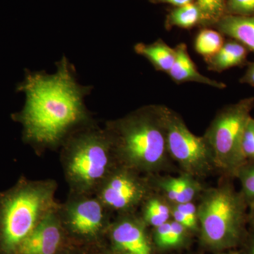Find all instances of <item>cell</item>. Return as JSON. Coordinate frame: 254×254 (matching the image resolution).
Segmentation results:
<instances>
[{
  "label": "cell",
  "instance_id": "obj_1",
  "mask_svg": "<svg viewBox=\"0 0 254 254\" xmlns=\"http://www.w3.org/2000/svg\"><path fill=\"white\" fill-rule=\"evenodd\" d=\"M55 64L51 74L26 69L16 88L26 102L13 120L22 125L23 141L38 155L60 149L73 133L96 123L84 102L93 86L78 83L76 68L66 57Z\"/></svg>",
  "mask_w": 254,
  "mask_h": 254
},
{
  "label": "cell",
  "instance_id": "obj_2",
  "mask_svg": "<svg viewBox=\"0 0 254 254\" xmlns=\"http://www.w3.org/2000/svg\"><path fill=\"white\" fill-rule=\"evenodd\" d=\"M119 163L147 176L171 170L167 148L163 105L141 107L123 118L107 121Z\"/></svg>",
  "mask_w": 254,
  "mask_h": 254
},
{
  "label": "cell",
  "instance_id": "obj_3",
  "mask_svg": "<svg viewBox=\"0 0 254 254\" xmlns=\"http://www.w3.org/2000/svg\"><path fill=\"white\" fill-rule=\"evenodd\" d=\"M60 149V163L69 193L95 195L121 165L108 132L97 123L73 133Z\"/></svg>",
  "mask_w": 254,
  "mask_h": 254
},
{
  "label": "cell",
  "instance_id": "obj_4",
  "mask_svg": "<svg viewBox=\"0 0 254 254\" xmlns=\"http://www.w3.org/2000/svg\"><path fill=\"white\" fill-rule=\"evenodd\" d=\"M233 180L222 176L216 187L205 188L198 198L200 242L218 253L243 245L248 235L249 206Z\"/></svg>",
  "mask_w": 254,
  "mask_h": 254
},
{
  "label": "cell",
  "instance_id": "obj_5",
  "mask_svg": "<svg viewBox=\"0 0 254 254\" xmlns=\"http://www.w3.org/2000/svg\"><path fill=\"white\" fill-rule=\"evenodd\" d=\"M53 179L21 180L0 197V252L14 254L35 228L60 204Z\"/></svg>",
  "mask_w": 254,
  "mask_h": 254
},
{
  "label": "cell",
  "instance_id": "obj_6",
  "mask_svg": "<svg viewBox=\"0 0 254 254\" xmlns=\"http://www.w3.org/2000/svg\"><path fill=\"white\" fill-rule=\"evenodd\" d=\"M254 108V97L224 107L215 115L204 133L213 150L217 171L235 179L247 162L242 152V138L247 121Z\"/></svg>",
  "mask_w": 254,
  "mask_h": 254
},
{
  "label": "cell",
  "instance_id": "obj_7",
  "mask_svg": "<svg viewBox=\"0 0 254 254\" xmlns=\"http://www.w3.org/2000/svg\"><path fill=\"white\" fill-rule=\"evenodd\" d=\"M58 213L71 244L94 251L104 248L113 214L95 195L68 192Z\"/></svg>",
  "mask_w": 254,
  "mask_h": 254
},
{
  "label": "cell",
  "instance_id": "obj_8",
  "mask_svg": "<svg viewBox=\"0 0 254 254\" xmlns=\"http://www.w3.org/2000/svg\"><path fill=\"white\" fill-rule=\"evenodd\" d=\"M167 148L181 173L203 178L217 171L213 150L204 136L192 133L182 117L163 105Z\"/></svg>",
  "mask_w": 254,
  "mask_h": 254
},
{
  "label": "cell",
  "instance_id": "obj_9",
  "mask_svg": "<svg viewBox=\"0 0 254 254\" xmlns=\"http://www.w3.org/2000/svg\"><path fill=\"white\" fill-rule=\"evenodd\" d=\"M150 177L120 165L102 184L95 196L115 215L136 213L153 192Z\"/></svg>",
  "mask_w": 254,
  "mask_h": 254
},
{
  "label": "cell",
  "instance_id": "obj_10",
  "mask_svg": "<svg viewBox=\"0 0 254 254\" xmlns=\"http://www.w3.org/2000/svg\"><path fill=\"white\" fill-rule=\"evenodd\" d=\"M148 226L138 212L115 215L106 236L105 247L129 254H153Z\"/></svg>",
  "mask_w": 254,
  "mask_h": 254
},
{
  "label": "cell",
  "instance_id": "obj_11",
  "mask_svg": "<svg viewBox=\"0 0 254 254\" xmlns=\"http://www.w3.org/2000/svg\"><path fill=\"white\" fill-rule=\"evenodd\" d=\"M59 205L21 242L14 254H58L71 245L60 220Z\"/></svg>",
  "mask_w": 254,
  "mask_h": 254
},
{
  "label": "cell",
  "instance_id": "obj_12",
  "mask_svg": "<svg viewBox=\"0 0 254 254\" xmlns=\"http://www.w3.org/2000/svg\"><path fill=\"white\" fill-rule=\"evenodd\" d=\"M149 177L153 190L172 205L195 202L205 189L198 179L185 173L177 177L161 174Z\"/></svg>",
  "mask_w": 254,
  "mask_h": 254
},
{
  "label": "cell",
  "instance_id": "obj_13",
  "mask_svg": "<svg viewBox=\"0 0 254 254\" xmlns=\"http://www.w3.org/2000/svg\"><path fill=\"white\" fill-rule=\"evenodd\" d=\"M175 49L176 58L173 67L168 73L169 76L174 81L177 83L195 82L218 89L226 88L225 83L211 79L198 71L193 60L190 59L186 44L180 43Z\"/></svg>",
  "mask_w": 254,
  "mask_h": 254
},
{
  "label": "cell",
  "instance_id": "obj_14",
  "mask_svg": "<svg viewBox=\"0 0 254 254\" xmlns=\"http://www.w3.org/2000/svg\"><path fill=\"white\" fill-rule=\"evenodd\" d=\"M216 25L222 34L238 41L254 54V15H225Z\"/></svg>",
  "mask_w": 254,
  "mask_h": 254
},
{
  "label": "cell",
  "instance_id": "obj_15",
  "mask_svg": "<svg viewBox=\"0 0 254 254\" xmlns=\"http://www.w3.org/2000/svg\"><path fill=\"white\" fill-rule=\"evenodd\" d=\"M249 50L235 40L225 42L216 55L205 60L209 70L220 73L236 66H247Z\"/></svg>",
  "mask_w": 254,
  "mask_h": 254
},
{
  "label": "cell",
  "instance_id": "obj_16",
  "mask_svg": "<svg viewBox=\"0 0 254 254\" xmlns=\"http://www.w3.org/2000/svg\"><path fill=\"white\" fill-rule=\"evenodd\" d=\"M153 229V245L161 251L177 250L185 247L188 244L192 233L173 219Z\"/></svg>",
  "mask_w": 254,
  "mask_h": 254
},
{
  "label": "cell",
  "instance_id": "obj_17",
  "mask_svg": "<svg viewBox=\"0 0 254 254\" xmlns=\"http://www.w3.org/2000/svg\"><path fill=\"white\" fill-rule=\"evenodd\" d=\"M134 51L148 60L157 71L167 73L173 67L176 58L175 48L169 46L161 39L150 44L137 43L134 46Z\"/></svg>",
  "mask_w": 254,
  "mask_h": 254
},
{
  "label": "cell",
  "instance_id": "obj_18",
  "mask_svg": "<svg viewBox=\"0 0 254 254\" xmlns=\"http://www.w3.org/2000/svg\"><path fill=\"white\" fill-rule=\"evenodd\" d=\"M138 213L147 226L155 228L171 220L172 204L153 190L142 203Z\"/></svg>",
  "mask_w": 254,
  "mask_h": 254
},
{
  "label": "cell",
  "instance_id": "obj_19",
  "mask_svg": "<svg viewBox=\"0 0 254 254\" xmlns=\"http://www.w3.org/2000/svg\"><path fill=\"white\" fill-rule=\"evenodd\" d=\"M224 43L225 40L220 32L204 28L195 37L194 48L196 53L206 60L216 55Z\"/></svg>",
  "mask_w": 254,
  "mask_h": 254
},
{
  "label": "cell",
  "instance_id": "obj_20",
  "mask_svg": "<svg viewBox=\"0 0 254 254\" xmlns=\"http://www.w3.org/2000/svg\"><path fill=\"white\" fill-rule=\"evenodd\" d=\"M200 22V14L198 6L193 2L177 7L169 14L167 24L169 28H193Z\"/></svg>",
  "mask_w": 254,
  "mask_h": 254
},
{
  "label": "cell",
  "instance_id": "obj_21",
  "mask_svg": "<svg viewBox=\"0 0 254 254\" xmlns=\"http://www.w3.org/2000/svg\"><path fill=\"white\" fill-rule=\"evenodd\" d=\"M172 219L183 225L192 233L198 232V210L195 202L172 205Z\"/></svg>",
  "mask_w": 254,
  "mask_h": 254
},
{
  "label": "cell",
  "instance_id": "obj_22",
  "mask_svg": "<svg viewBox=\"0 0 254 254\" xmlns=\"http://www.w3.org/2000/svg\"><path fill=\"white\" fill-rule=\"evenodd\" d=\"M200 11V22L218 23L226 12V0H196Z\"/></svg>",
  "mask_w": 254,
  "mask_h": 254
},
{
  "label": "cell",
  "instance_id": "obj_23",
  "mask_svg": "<svg viewBox=\"0 0 254 254\" xmlns=\"http://www.w3.org/2000/svg\"><path fill=\"white\" fill-rule=\"evenodd\" d=\"M235 178L240 180L241 193L247 205L254 204V161H247L236 174Z\"/></svg>",
  "mask_w": 254,
  "mask_h": 254
},
{
  "label": "cell",
  "instance_id": "obj_24",
  "mask_svg": "<svg viewBox=\"0 0 254 254\" xmlns=\"http://www.w3.org/2000/svg\"><path fill=\"white\" fill-rule=\"evenodd\" d=\"M242 152L247 161H254V118L252 116L247 121L244 131Z\"/></svg>",
  "mask_w": 254,
  "mask_h": 254
},
{
  "label": "cell",
  "instance_id": "obj_25",
  "mask_svg": "<svg viewBox=\"0 0 254 254\" xmlns=\"http://www.w3.org/2000/svg\"><path fill=\"white\" fill-rule=\"evenodd\" d=\"M226 10L229 14L253 16L254 0H227Z\"/></svg>",
  "mask_w": 254,
  "mask_h": 254
},
{
  "label": "cell",
  "instance_id": "obj_26",
  "mask_svg": "<svg viewBox=\"0 0 254 254\" xmlns=\"http://www.w3.org/2000/svg\"><path fill=\"white\" fill-rule=\"evenodd\" d=\"M58 254H100V252L88 250L71 244Z\"/></svg>",
  "mask_w": 254,
  "mask_h": 254
},
{
  "label": "cell",
  "instance_id": "obj_27",
  "mask_svg": "<svg viewBox=\"0 0 254 254\" xmlns=\"http://www.w3.org/2000/svg\"><path fill=\"white\" fill-rule=\"evenodd\" d=\"M245 74L240 78V82L254 87V63L248 62Z\"/></svg>",
  "mask_w": 254,
  "mask_h": 254
},
{
  "label": "cell",
  "instance_id": "obj_28",
  "mask_svg": "<svg viewBox=\"0 0 254 254\" xmlns=\"http://www.w3.org/2000/svg\"><path fill=\"white\" fill-rule=\"evenodd\" d=\"M242 245L245 246V251L242 253L254 254V230L253 232H248L247 238Z\"/></svg>",
  "mask_w": 254,
  "mask_h": 254
},
{
  "label": "cell",
  "instance_id": "obj_29",
  "mask_svg": "<svg viewBox=\"0 0 254 254\" xmlns=\"http://www.w3.org/2000/svg\"><path fill=\"white\" fill-rule=\"evenodd\" d=\"M157 1L162 3H167V4L174 5V6H177V7H180V6H184V5L193 2V0H157Z\"/></svg>",
  "mask_w": 254,
  "mask_h": 254
},
{
  "label": "cell",
  "instance_id": "obj_30",
  "mask_svg": "<svg viewBox=\"0 0 254 254\" xmlns=\"http://www.w3.org/2000/svg\"><path fill=\"white\" fill-rule=\"evenodd\" d=\"M248 224L254 230V204L249 207Z\"/></svg>",
  "mask_w": 254,
  "mask_h": 254
},
{
  "label": "cell",
  "instance_id": "obj_31",
  "mask_svg": "<svg viewBox=\"0 0 254 254\" xmlns=\"http://www.w3.org/2000/svg\"><path fill=\"white\" fill-rule=\"evenodd\" d=\"M100 254H129L127 253H123V252H116V251H113L110 250L108 247H105L103 250H100Z\"/></svg>",
  "mask_w": 254,
  "mask_h": 254
},
{
  "label": "cell",
  "instance_id": "obj_32",
  "mask_svg": "<svg viewBox=\"0 0 254 254\" xmlns=\"http://www.w3.org/2000/svg\"><path fill=\"white\" fill-rule=\"evenodd\" d=\"M219 254H244L242 252H235V251H226V252H220Z\"/></svg>",
  "mask_w": 254,
  "mask_h": 254
}]
</instances>
